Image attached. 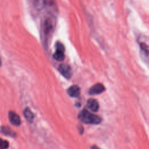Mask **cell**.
Wrapping results in <instances>:
<instances>
[{
  "instance_id": "1",
  "label": "cell",
  "mask_w": 149,
  "mask_h": 149,
  "mask_svg": "<svg viewBox=\"0 0 149 149\" xmlns=\"http://www.w3.org/2000/svg\"><path fill=\"white\" fill-rule=\"evenodd\" d=\"M56 26V18L51 13H47L41 22V37L42 45L47 48Z\"/></svg>"
},
{
  "instance_id": "2",
  "label": "cell",
  "mask_w": 149,
  "mask_h": 149,
  "mask_svg": "<svg viewBox=\"0 0 149 149\" xmlns=\"http://www.w3.org/2000/svg\"><path fill=\"white\" fill-rule=\"evenodd\" d=\"M78 119L82 123L86 124L98 125L101 122V118L100 116L88 112L86 109L80 111L78 115Z\"/></svg>"
},
{
  "instance_id": "3",
  "label": "cell",
  "mask_w": 149,
  "mask_h": 149,
  "mask_svg": "<svg viewBox=\"0 0 149 149\" xmlns=\"http://www.w3.org/2000/svg\"><path fill=\"white\" fill-rule=\"evenodd\" d=\"M56 51L54 54V58L58 61H62L65 58V47L61 42H57L56 45Z\"/></svg>"
},
{
  "instance_id": "4",
  "label": "cell",
  "mask_w": 149,
  "mask_h": 149,
  "mask_svg": "<svg viewBox=\"0 0 149 149\" xmlns=\"http://www.w3.org/2000/svg\"><path fill=\"white\" fill-rule=\"evenodd\" d=\"M58 70L60 73L66 79H70L72 76V70L71 67L67 64H61L59 66Z\"/></svg>"
},
{
  "instance_id": "5",
  "label": "cell",
  "mask_w": 149,
  "mask_h": 149,
  "mask_svg": "<svg viewBox=\"0 0 149 149\" xmlns=\"http://www.w3.org/2000/svg\"><path fill=\"white\" fill-rule=\"evenodd\" d=\"M105 88L103 84L101 83H97L93 86L88 91L90 95H97L100 94L105 91Z\"/></svg>"
},
{
  "instance_id": "6",
  "label": "cell",
  "mask_w": 149,
  "mask_h": 149,
  "mask_svg": "<svg viewBox=\"0 0 149 149\" xmlns=\"http://www.w3.org/2000/svg\"><path fill=\"white\" fill-rule=\"evenodd\" d=\"M9 120L15 126H19L21 124V120L19 116L13 111L9 112Z\"/></svg>"
},
{
  "instance_id": "7",
  "label": "cell",
  "mask_w": 149,
  "mask_h": 149,
  "mask_svg": "<svg viewBox=\"0 0 149 149\" xmlns=\"http://www.w3.org/2000/svg\"><path fill=\"white\" fill-rule=\"evenodd\" d=\"M87 106L93 112H97L99 109L98 102L95 99H88L87 101Z\"/></svg>"
},
{
  "instance_id": "8",
  "label": "cell",
  "mask_w": 149,
  "mask_h": 149,
  "mask_svg": "<svg viewBox=\"0 0 149 149\" xmlns=\"http://www.w3.org/2000/svg\"><path fill=\"white\" fill-rule=\"evenodd\" d=\"M67 93L68 95L71 97H77L80 95V89L79 86L73 85L68 89Z\"/></svg>"
},
{
  "instance_id": "9",
  "label": "cell",
  "mask_w": 149,
  "mask_h": 149,
  "mask_svg": "<svg viewBox=\"0 0 149 149\" xmlns=\"http://www.w3.org/2000/svg\"><path fill=\"white\" fill-rule=\"evenodd\" d=\"M140 55L141 57L143 59H144L146 62H148V46L146 45V43L141 42L140 44Z\"/></svg>"
},
{
  "instance_id": "10",
  "label": "cell",
  "mask_w": 149,
  "mask_h": 149,
  "mask_svg": "<svg viewBox=\"0 0 149 149\" xmlns=\"http://www.w3.org/2000/svg\"><path fill=\"white\" fill-rule=\"evenodd\" d=\"M23 115H24V116L26 118V119L29 122H33L34 118V113H33V112L30 110V109L29 108H26L24 109V112H23Z\"/></svg>"
},
{
  "instance_id": "11",
  "label": "cell",
  "mask_w": 149,
  "mask_h": 149,
  "mask_svg": "<svg viewBox=\"0 0 149 149\" xmlns=\"http://www.w3.org/2000/svg\"><path fill=\"white\" fill-rule=\"evenodd\" d=\"M2 132L6 136H10L12 137H15L16 136V133L15 132H13L9 127L3 126L1 127Z\"/></svg>"
},
{
  "instance_id": "12",
  "label": "cell",
  "mask_w": 149,
  "mask_h": 149,
  "mask_svg": "<svg viewBox=\"0 0 149 149\" xmlns=\"http://www.w3.org/2000/svg\"><path fill=\"white\" fill-rule=\"evenodd\" d=\"M32 1L34 7L37 10H40L41 9L43 3V0H32Z\"/></svg>"
},
{
  "instance_id": "13",
  "label": "cell",
  "mask_w": 149,
  "mask_h": 149,
  "mask_svg": "<svg viewBox=\"0 0 149 149\" xmlns=\"http://www.w3.org/2000/svg\"><path fill=\"white\" fill-rule=\"evenodd\" d=\"M9 147V143L6 140L0 139V149H7Z\"/></svg>"
},
{
  "instance_id": "14",
  "label": "cell",
  "mask_w": 149,
  "mask_h": 149,
  "mask_svg": "<svg viewBox=\"0 0 149 149\" xmlns=\"http://www.w3.org/2000/svg\"><path fill=\"white\" fill-rule=\"evenodd\" d=\"M78 130H79V132L81 134H83V133L84 132V129H83V126L81 125H78Z\"/></svg>"
},
{
  "instance_id": "15",
  "label": "cell",
  "mask_w": 149,
  "mask_h": 149,
  "mask_svg": "<svg viewBox=\"0 0 149 149\" xmlns=\"http://www.w3.org/2000/svg\"><path fill=\"white\" fill-rule=\"evenodd\" d=\"M91 149H100L99 147H98L97 146H93L91 147Z\"/></svg>"
},
{
  "instance_id": "16",
  "label": "cell",
  "mask_w": 149,
  "mask_h": 149,
  "mask_svg": "<svg viewBox=\"0 0 149 149\" xmlns=\"http://www.w3.org/2000/svg\"><path fill=\"white\" fill-rule=\"evenodd\" d=\"M1 65H2V62H1V59H0V66H1Z\"/></svg>"
}]
</instances>
